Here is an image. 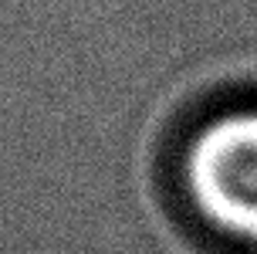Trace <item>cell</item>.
<instances>
[{"instance_id": "1", "label": "cell", "mask_w": 257, "mask_h": 254, "mask_svg": "<svg viewBox=\"0 0 257 254\" xmlns=\"http://www.w3.org/2000/svg\"><path fill=\"white\" fill-rule=\"evenodd\" d=\"M186 187L210 224L257 241V109L220 115L196 132Z\"/></svg>"}]
</instances>
